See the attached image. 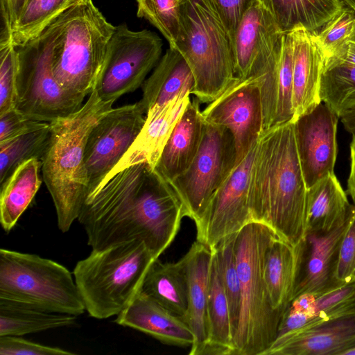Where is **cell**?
<instances>
[{"label":"cell","instance_id":"1","mask_svg":"<svg viewBox=\"0 0 355 355\" xmlns=\"http://www.w3.org/2000/svg\"><path fill=\"white\" fill-rule=\"evenodd\" d=\"M185 216L170 184L143 162L117 172L88 196L78 220L92 250L139 240L158 259Z\"/></svg>","mask_w":355,"mask_h":355},{"label":"cell","instance_id":"2","mask_svg":"<svg viewBox=\"0 0 355 355\" xmlns=\"http://www.w3.org/2000/svg\"><path fill=\"white\" fill-rule=\"evenodd\" d=\"M293 122L262 132L252 166L248 200L252 221L296 245L306 234V195Z\"/></svg>","mask_w":355,"mask_h":355},{"label":"cell","instance_id":"3","mask_svg":"<svg viewBox=\"0 0 355 355\" xmlns=\"http://www.w3.org/2000/svg\"><path fill=\"white\" fill-rule=\"evenodd\" d=\"M114 102L102 101L95 89L78 110L49 123L51 135L41 170L62 232H68L78 220L87 198L85 148L87 137Z\"/></svg>","mask_w":355,"mask_h":355},{"label":"cell","instance_id":"4","mask_svg":"<svg viewBox=\"0 0 355 355\" xmlns=\"http://www.w3.org/2000/svg\"><path fill=\"white\" fill-rule=\"evenodd\" d=\"M276 237L270 227L256 221L237 233L240 309L234 336V355H263L277 338L284 311L272 308L263 275L266 252Z\"/></svg>","mask_w":355,"mask_h":355},{"label":"cell","instance_id":"5","mask_svg":"<svg viewBox=\"0 0 355 355\" xmlns=\"http://www.w3.org/2000/svg\"><path fill=\"white\" fill-rule=\"evenodd\" d=\"M48 26L53 33L51 69L65 89L85 96L95 90L116 26L92 0H81Z\"/></svg>","mask_w":355,"mask_h":355},{"label":"cell","instance_id":"6","mask_svg":"<svg viewBox=\"0 0 355 355\" xmlns=\"http://www.w3.org/2000/svg\"><path fill=\"white\" fill-rule=\"evenodd\" d=\"M156 259L141 241L92 250L78 261L73 275L85 310L96 319L118 315L141 289Z\"/></svg>","mask_w":355,"mask_h":355},{"label":"cell","instance_id":"7","mask_svg":"<svg viewBox=\"0 0 355 355\" xmlns=\"http://www.w3.org/2000/svg\"><path fill=\"white\" fill-rule=\"evenodd\" d=\"M194 77L200 103L217 98L236 78L229 35L211 0H184L175 46Z\"/></svg>","mask_w":355,"mask_h":355},{"label":"cell","instance_id":"8","mask_svg":"<svg viewBox=\"0 0 355 355\" xmlns=\"http://www.w3.org/2000/svg\"><path fill=\"white\" fill-rule=\"evenodd\" d=\"M0 298L78 316L85 310L73 275L37 254L0 250Z\"/></svg>","mask_w":355,"mask_h":355},{"label":"cell","instance_id":"9","mask_svg":"<svg viewBox=\"0 0 355 355\" xmlns=\"http://www.w3.org/2000/svg\"><path fill=\"white\" fill-rule=\"evenodd\" d=\"M53 33L47 26L18 53L17 110L31 119L51 123L69 116L83 106L85 96L63 88L51 69Z\"/></svg>","mask_w":355,"mask_h":355},{"label":"cell","instance_id":"10","mask_svg":"<svg viewBox=\"0 0 355 355\" xmlns=\"http://www.w3.org/2000/svg\"><path fill=\"white\" fill-rule=\"evenodd\" d=\"M235 160L230 132L205 121L202 141L194 159L169 183L181 200L186 216L195 225L200 221L215 191L234 168Z\"/></svg>","mask_w":355,"mask_h":355},{"label":"cell","instance_id":"11","mask_svg":"<svg viewBox=\"0 0 355 355\" xmlns=\"http://www.w3.org/2000/svg\"><path fill=\"white\" fill-rule=\"evenodd\" d=\"M162 40L154 32L116 26L107 46L96 90L102 101H116L142 86L160 60Z\"/></svg>","mask_w":355,"mask_h":355},{"label":"cell","instance_id":"12","mask_svg":"<svg viewBox=\"0 0 355 355\" xmlns=\"http://www.w3.org/2000/svg\"><path fill=\"white\" fill-rule=\"evenodd\" d=\"M144 114L139 102L112 107L92 128L85 148L87 198L100 187L131 146L145 123Z\"/></svg>","mask_w":355,"mask_h":355},{"label":"cell","instance_id":"13","mask_svg":"<svg viewBox=\"0 0 355 355\" xmlns=\"http://www.w3.org/2000/svg\"><path fill=\"white\" fill-rule=\"evenodd\" d=\"M257 141L215 191L196 224V240L211 249L252 221L248 193Z\"/></svg>","mask_w":355,"mask_h":355},{"label":"cell","instance_id":"14","mask_svg":"<svg viewBox=\"0 0 355 355\" xmlns=\"http://www.w3.org/2000/svg\"><path fill=\"white\" fill-rule=\"evenodd\" d=\"M202 115L205 121L230 132L237 165L262 132L263 111L257 80L252 77H236L224 92L202 110Z\"/></svg>","mask_w":355,"mask_h":355},{"label":"cell","instance_id":"15","mask_svg":"<svg viewBox=\"0 0 355 355\" xmlns=\"http://www.w3.org/2000/svg\"><path fill=\"white\" fill-rule=\"evenodd\" d=\"M285 33L260 0L241 19L232 44L234 74L239 78L257 77L280 61Z\"/></svg>","mask_w":355,"mask_h":355},{"label":"cell","instance_id":"16","mask_svg":"<svg viewBox=\"0 0 355 355\" xmlns=\"http://www.w3.org/2000/svg\"><path fill=\"white\" fill-rule=\"evenodd\" d=\"M338 115L320 102L293 123L299 160L307 189L334 173Z\"/></svg>","mask_w":355,"mask_h":355},{"label":"cell","instance_id":"17","mask_svg":"<svg viewBox=\"0 0 355 355\" xmlns=\"http://www.w3.org/2000/svg\"><path fill=\"white\" fill-rule=\"evenodd\" d=\"M355 347V309L277 338L263 355H344Z\"/></svg>","mask_w":355,"mask_h":355},{"label":"cell","instance_id":"18","mask_svg":"<svg viewBox=\"0 0 355 355\" xmlns=\"http://www.w3.org/2000/svg\"><path fill=\"white\" fill-rule=\"evenodd\" d=\"M354 213L344 223L328 233L306 234L293 298L304 293L317 297L339 288L336 282L335 272L340 245Z\"/></svg>","mask_w":355,"mask_h":355},{"label":"cell","instance_id":"19","mask_svg":"<svg viewBox=\"0 0 355 355\" xmlns=\"http://www.w3.org/2000/svg\"><path fill=\"white\" fill-rule=\"evenodd\" d=\"M293 43V122L321 101L325 60L315 34L298 25L288 32Z\"/></svg>","mask_w":355,"mask_h":355},{"label":"cell","instance_id":"20","mask_svg":"<svg viewBox=\"0 0 355 355\" xmlns=\"http://www.w3.org/2000/svg\"><path fill=\"white\" fill-rule=\"evenodd\" d=\"M191 95L190 92H182L159 111L146 114L145 123L137 138L98 189L117 172L134 164L146 162L155 168L166 143L191 98Z\"/></svg>","mask_w":355,"mask_h":355},{"label":"cell","instance_id":"21","mask_svg":"<svg viewBox=\"0 0 355 355\" xmlns=\"http://www.w3.org/2000/svg\"><path fill=\"white\" fill-rule=\"evenodd\" d=\"M116 316V324L141 331L163 343L184 347L193 344L194 335L187 322L141 289Z\"/></svg>","mask_w":355,"mask_h":355},{"label":"cell","instance_id":"22","mask_svg":"<svg viewBox=\"0 0 355 355\" xmlns=\"http://www.w3.org/2000/svg\"><path fill=\"white\" fill-rule=\"evenodd\" d=\"M200 104L196 97L191 98L154 168L168 183L189 166L200 148L205 126Z\"/></svg>","mask_w":355,"mask_h":355},{"label":"cell","instance_id":"23","mask_svg":"<svg viewBox=\"0 0 355 355\" xmlns=\"http://www.w3.org/2000/svg\"><path fill=\"white\" fill-rule=\"evenodd\" d=\"M186 254L188 309L185 322L194 335L189 354L202 355L208 338L207 302L213 250L196 240Z\"/></svg>","mask_w":355,"mask_h":355},{"label":"cell","instance_id":"24","mask_svg":"<svg viewBox=\"0 0 355 355\" xmlns=\"http://www.w3.org/2000/svg\"><path fill=\"white\" fill-rule=\"evenodd\" d=\"M305 248L276 237L265 255L264 279L272 308L285 311L294 297Z\"/></svg>","mask_w":355,"mask_h":355},{"label":"cell","instance_id":"25","mask_svg":"<svg viewBox=\"0 0 355 355\" xmlns=\"http://www.w3.org/2000/svg\"><path fill=\"white\" fill-rule=\"evenodd\" d=\"M194 85L187 62L176 49L169 47L143 83L142 97L138 102L146 114L157 112L180 94L190 92L192 94Z\"/></svg>","mask_w":355,"mask_h":355},{"label":"cell","instance_id":"26","mask_svg":"<svg viewBox=\"0 0 355 355\" xmlns=\"http://www.w3.org/2000/svg\"><path fill=\"white\" fill-rule=\"evenodd\" d=\"M354 210L335 173L331 174L307 190L306 234L328 233L344 223Z\"/></svg>","mask_w":355,"mask_h":355},{"label":"cell","instance_id":"27","mask_svg":"<svg viewBox=\"0 0 355 355\" xmlns=\"http://www.w3.org/2000/svg\"><path fill=\"white\" fill-rule=\"evenodd\" d=\"M141 290L185 321L188 309L187 255L176 262L156 259L150 266Z\"/></svg>","mask_w":355,"mask_h":355},{"label":"cell","instance_id":"28","mask_svg":"<svg viewBox=\"0 0 355 355\" xmlns=\"http://www.w3.org/2000/svg\"><path fill=\"white\" fill-rule=\"evenodd\" d=\"M281 31L288 33L302 25L318 33L345 7L343 0H260Z\"/></svg>","mask_w":355,"mask_h":355},{"label":"cell","instance_id":"29","mask_svg":"<svg viewBox=\"0 0 355 355\" xmlns=\"http://www.w3.org/2000/svg\"><path fill=\"white\" fill-rule=\"evenodd\" d=\"M40 169L41 160H28L1 185L0 223L5 232L14 227L39 190L42 184Z\"/></svg>","mask_w":355,"mask_h":355},{"label":"cell","instance_id":"30","mask_svg":"<svg viewBox=\"0 0 355 355\" xmlns=\"http://www.w3.org/2000/svg\"><path fill=\"white\" fill-rule=\"evenodd\" d=\"M207 302L208 338L202 355H234L227 297L221 283L214 249Z\"/></svg>","mask_w":355,"mask_h":355},{"label":"cell","instance_id":"31","mask_svg":"<svg viewBox=\"0 0 355 355\" xmlns=\"http://www.w3.org/2000/svg\"><path fill=\"white\" fill-rule=\"evenodd\" d=\"M76 316L42 311L0 298V336L24 335L73 324Z\"/></svg>","mask_w":355,"mask_h":355},{"label":"cell","instance_id":"32","mask_svg":"<svg viewBox=\"0 0 355 355\" xmlns=\"http://www.w3.org/2000/svg\"><path fill=\"white\" fill-rule=\"evenodd\" d=\"M81 0H26L12 28V45L39 36L61 13Z\"/></svg>","mask_w":355,"mask_h":355},{"label":"cell","instance_id":"33","mask_svg":"<svg viewBox=\"0 0 355 355\" xmlns=\"http://www.w3.org/2000/svg\"><path fill=\"white\" fill-rule=\"evenodd\" d=\"M49 125L0 141V185L25 162L42 161L50 138Z\"/></svg>","mask_w":355,"mask_h":355},{"label":"cell","instance_id":"34","mask_svg":"<svg viewBox=\"0 0 355 355\" xmlns=\"http://www.w3.org/2000/svg\"><path fill=\"white\" fill-rule=\"evenodd\" d=\"M355 309V283L346 284L315 297L306 312L293 310L290 315L293 325L301 329L315 322Z\"/></svg>","mask_w":355,"mask_h":355},{"label":"cell","instance_id":"35","mask_svg":"<svg viewBox=\"0 0 355 355\" xmlns=\"http://www.w3.org/2000/svg\"><path fill=\"white\" fill-rule=\"evenodd\" d=\"M320 98L338 116L343 110L355 105V64L341 62L326 68L321 80Z\"/></svg>","mask_w":355,"mask_h":355},{"label":"cell","instance_id":"36","mask_svg":"<svg viewBox=\"0 0 355 355\" xmlns=\"http://www.w3.org/2000/svg\"><path fill=\"white\" fill-rule=\"evenodd\" d=\"M237 233L225 237L214 248L221 283L228 302L233 338L240 309V281L235 250Z\"/></svg>","mask_w":355,"mask_h":355},{"label":"cell","instance_id":"37","mask_svg":"<svg viewBox=\"0 0 355 355\" xmlns=\"http://www.w3.org/2000/svg\"><path fill=\"white\" fill-rule=\"evenodd\" d=\"M355 28V12L345 7L315 34L325 60V68L339 61Z\"/></svg>","mask_w":355,"mask_h":355},{"label":"cell","instance_id":"38","mask_svg":"<svg viewBox=\"0 0 355 355\" xmlns=\"http://www.w3.org/2000/svg\"><path fill=\"white\" fill-rule=\"evenodd\" d=\"M184 0H137V15L147 19L173 48L180 28Z\"/></svg>","mask_w":355,"mask_h":355},{"label":"cell","instance_id":"39","mask_svg":"<svg viewBox=\"0 0 355 355\" xmlns=\"http://www.w3.org/2000/svg\"><path fill=\"white\" fill-rule=\"evenodd\" d=\"M279 92L276 126L293 122V43L289 33L284 35L279 66Z\"/></svg>","mask_w":355,"mask_h":355},{"label":"cell","instance_id":"40","mask_svg":"<svg viewBox=\"0 0 355 355\" xmlns=\"http://www.w3.org/2000/svg\"><path fill=\"white\" fill-rule=\"evenodd\" d=\"M18 53L12 44L0 48V115L15 108Z\"/></svg>","mask_w":355,"mask_h":355},{"label":"cell","instance_id":"41","mask_svg":"<svg viewBox=\"0 0 355 355\" xmlns=\"http://www.w3.org/2000/svg\"><path fill=\"white\" fill-rule=\"evenodd\" d=\"M335 279L338 287L355 283V211L341 241Z\"/></svg>","mask_w":355,"mask_h":355},{"label":"cell","instance_id":"42","mask_svg":"<svg viewBox=\"0 0 355 355\" xmlns=\"http://www.w3.org/2000/svg\"><path fill=\"white\" fill-rule=\"evenodd\" d=\"M1 355H73L76 353L58 347L42 345L20 336H0Z\"/></svg>","mask_w":355,"mask_h":355},{"label":"cell","instance_id":"43","mask_svg":"<svg viewBox=\"0 0 355 355\" xmlns=\"http://www.w3.org/2000/svg\"><path fill=\"white\" fill-rule=\"evenodd\" d=\"M232 44L245 12L257 0H211Z\"/></svg>","mask_w":355,"mask_h":355},{"label":"cell","instance_id":"44","mask_svg":"<svg viewBox=\"0 0 355 355\" xmlns=\"http://www.w3.org/2000/svg\"><path fill=\"white\" fill-rule=\"evenodd\" d=\"M49 123L30 119L16 109L0 115V141L41 129Z\"/></svg>","mask_w":355,"mask_h":355},{"label":"cell","instance_id":"45","mask_svg":"<svg viewBox=\"0 0 355 355\" xmlns=\"http://www.w3.org/2000/svg\"><path fill=\"white\" fill-rule=\"evenodd\" d=\"M350 143V171L347 180V193L350 196L353 204L355 205V131Z\"/></svg>","mask_w":355,"mask_h":355},{"label":"cell","instance_id":"46","mask_svg":"<svg viewBox=\"0 0 355 355\" xmlns=\"http://www.w3.org/2000/svg\"><path fill=\"white\" fill-rule=\"evenodd\" d=\"M339 118L347 132L352 133L355 131V105L343 110Z\"/></svg>","mask_w":355,"mask_h":355},{"label":"cell","instance_id":"47","mask_svg":"<svg viewBox=\"0 0 355 355\" xmlns=\"http://www.w3.org/2000/svg\"><path fill=\"white\" fill-rule=\"evenodd\" d=\"M341 62L355 64V28L347 43L346 48L343 55L339 61L336 64Z\"/></svg>","mask_w":355,"mask_h":355},{"label":"cell","instance_id":"48","mask_svg":"<svg viewBox=\"0 0 355 355\" xmlns=\"http://www.w3.org/2000/svg\"><path fill=\"white\" fill-rule=\"evenodd\" d=\"M6 3L11 19V23L13 28V26L17 21L21 10L24 5L26 0H3Z\"/></svg>","mask_w":355,"mask_h":355},{"label":"cell","instance_id":"49","mask_svg":"<svg viewBox=\"0 0 355 355\" xmlns=\"http://www.w3.org/2000/svg\"><path fill=\"white\" fill-rule=\"evenodd\" d=\"M345 5L355 12V0H343Z\"/></svg>","mask_w":355,"mask_h":355},{"label":"cell","instance_id":"50","mask_svg":"<svg viewBox=\"0 0 355 355\" xmlns=\"http://www.w3.org/2000/svg\"><path fill=\"white\" fill-rule=\"evenodd\" d=\"M344 355H355V347L347 351Z\"/></svg>","mask_w":355,"mask_h":355}]
</instances>
